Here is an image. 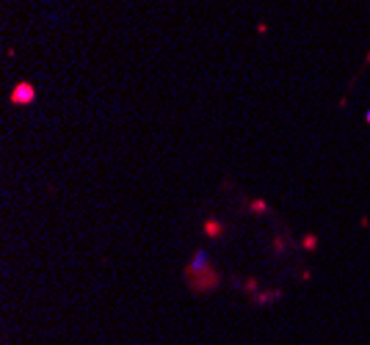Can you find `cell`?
<instances>
[{
  "label": "cell",
  "instance_id": "obj_1",
  "mask_svg": "<svg viewBox=\"0 0 370 345\" xmlns=\"http://www.w3.org/2000/svg\"><path fill=\"white\" fill-rule=\"evenodd\" d=\"M368 122H370V111H368Z\"/></svg>",
  "mask_w": 370,
  "mask_h": 345
}]
</instances>
